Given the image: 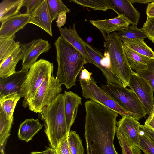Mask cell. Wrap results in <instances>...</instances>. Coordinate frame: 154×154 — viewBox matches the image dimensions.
<instances>
[{"mask_svg": "<svg viewBox=\"0 0 154 154\" xmlns=\"http://www.w3.org/2000/svg\"><path fill=\"white\" fill-rule=\"evenodd\" d=\"M124 49L129 65L132 70L137 72L147 68L150 59L129 49L124 44Z\"/></svg>", "mask_w": 154, "mask_h": 154, "instance_id": "obj_22", "label": "cell"}, {"mask_svg": "<svg viewBox=\"0 0 154 154\" xmlns=\"http://www.w3.org/2000/svg\"><path fill=\"white\" fill-rule=\"evenodd\" d=\"M140 123L131 115H125L116 122V132L121 134L132 146L139 144Z\"/></svg>", "mask_w": 154, "mask_h": 154, "instance_id": "obj_11", "label": "cell"}, {"mask_svg": "<svg viewBox=\"0 0 154 154\" xmlns=\"http://www.w3.org/2000/svg\"><path fill=\"white\" fill-rule=\"evenodd\" d=\"M39 116L43 121L44 131L50 145L55 149L70 132L66 122L64 93L60 94Z\"/></svg>", "mask_w": 154, "mask_h": 154, "instance_id": "obj_3", "label": "cell"}, {"mask_svg": "<svg viewBox=\"0 0 154 154\" xmlns=\"http://www.w3.org/2000/svg\"><path fill=\"white\" fill-rule=\"evenodd\" d=\"M146 13L148 17H154V2L148 4L146 10Z\"/></svg>", "mask_w": 154, "mask_h": 154, "instance_id": "obj_42", "label": "cell"}, {"mask_svg": "<svg viewBox=\"0 0 154 154\" xmlns=\"http://www.w3.org/2000/svg\"><path fill=\"white\" fill-rule=\"evenodd\" d=\"M66 18V12H63L59 15L56 21L57 26L59 28H61L65 24Z\"/></svg>", "mask_w": 154, "mask_h": 154, "instance_id": "obj_40", "label": "cell"}, {"mask_svg": "<svg viewBox=\"0 0 154 154\" xmlns=\"http://www.w3.org/2000/svg\"><path fill=\"white\" fill-rule=\"evenodd\" d=\"M139 144L137 147L144 154H154V142L140 130Z\"/></svg>", "mask_w": 154, "mask_h": 154, "instance_id": "obj_32", "label": "cell"}, {"mask_svg": "<svg viewBox=\"0 0 154 154\" xmlns=\"http://www.w3.org/2000/svg\"><path fill=\"white\" fill-rule=\"evenodd\" d=\"M54 44L58 66L56 77L69 89L75 85L77 76L87 63L82 54L61 36Z\"/></svg>", "mask_w": 154, "mask_h": 154, "instance_id": "obj_2", "label": "cell"}, {"mask_svg": "<svg viewBox=\"0 0 154 154\" xmlns=\"http://www.w3.org/2000/svg\"><path fill=\"white\" fill-rule=\"evenodd\" d=\"M87 154H118L114 144L119 114L92 100L85 103Z\"/></svg>", "mask_w": 154, "mask_h": 154, "instance_id": "obj_1", "label": "cell"}, {"mask_svg": "<svg viewBox=\"0 0 154 154\" xmlns=\"http://www.w3.org/2000/svg\"><path fill=\"white\" fill-rule=\"evenodd\" d=\"M90 23L100 31L103 36L115 31H120L127 28L131 22L124 16L118 15L115 17L102 20H89Z\"/></svg>", "mask_w": 154, "mask_h": 154, "instance_id": "obj_14", "label": "cell"}, {"mask_svg": "<svg viewBox=\"0 0 154 154\" xmlns=\"http://www.w3.org/2000/svg\"><path fill=\"white\" fill-rule=\"evenodd\" d=\"M115 11L118 15H122L132 25L138 23L140 14L135 8L130 0H110Z\"/></svg>", "mask_w": 154, "mask_h": 154, "instance_id": "obj_19", "label": "cell"}, {"mask_svg": "<svg viewBox=\"0 0 154 154\" xmlns=\"http://www.w3.org/2000/svg\"><path fill=\"white\" fill-rule=\"evenodd\" d=\"M5 154L4 153H3V154Z\"/></svg>", "mask_w": 154, "mask_h": 154, "instance_id": "obj_47", "label": "cell"}, {"mask_svg": "<svg viewBox=\"0 0 154 154\" xmlns=\"http://www.w3.org/2000/svg\"><path fill=\"white\" fill-rule=\"evenodd\" d=\"M129 87L136 94L146 110L147 115L152 112L154 105L153 91L147 82L133 71L130 78Z\"/></svg>", "mask_w": 154, "mask_h": 154, "instance_id": "obj_9", "label": "cell"}, {"mask_svg": "<svg viewBox=\"0 0 154 154\" xmlns=\"http://www.w3.org/2000/svg\"><path fill=\"white\" fill-rule=\"evenodd\" d=\"M142 29L146 35L147 38L154 43V17H147Z\"/></svg>", "mask_w": 154, "mask_h": 154, "instance_id": "obj_34", "label": "cell"}, {"mask_svg": "<svg viewBox=\"0 0 154 154\" xmlns=\"http://www.w3.org/2000/svg\"><path fill=\"white\" fill-rule=\"evenodd\" d=\"M43 0H24L22 6L27 8L26 14H31L38 7Z\"/></svg>", "mask_w": 154, "mask_h": 154, "instance_id": "obj_37", "label": "cell"}, {"mask_svg": "<svg viewBox=\"0 0 154 154\" xmlns=\"http://www.w3.org/2000/svg\"><path fill=\"white\" fill-rule=\"evenodd\" d=\"M68 133L55 149L57 154H71L69 147L68 138Z\"/></svg>", "mask_w": 154, "mask_h": 154, "instance_id": "obj_36", "label": "cell"}, {"mask_svg": "<svg viewBox=\"0 0 154 154\" xmlns=\"http://www.w3.org/2000/svg\"><path fill=\"white\" fill-rule=\"evenodd\" d=\"M59 30L61 36L82 54L87 63L95 64L85 48V42L79 36L77 32L75 23L73 24L72 27H61Z\"/></svg>", "mask_w": 154, "mask_h": 154, "instance_id": "obj_16", "label": "cell"}, {"mask_svg": "<svg viewBox=\"0 0 154 154\" xmlns=\"http://www.w3.org/2000/svg\"><path fill=\"white\" fill-rule=\"evenodd\" d=\"M15 37L0 38V64L2 63L17 48L20 42L14 40Z\"/></svg>", "mask_w": 154, "mask_h": 154, "instance_id": "obj_29", "label": "cell"}, {"mask_svg": "<svg viewBox=\"0 0 154 154\" xmlns=\"http://www.w3.org/2000/svg\"><path fill=\"white\" fill-rule=\"evenodd\" d=\"M140 130L148 136L154 142V130L147 125H140Z\"/></svg>", "mask_w": 154, "mask_h": 154, "instance_id": "obj_38", "label": "cell"}, {"mask_svg": "<svg viewBox=\"0 0 154 154\" xmlns=\"http://www.w3.org/2000/svg\"><path fill=\"white\" fill-rule=\"evenodd\" d=\"M53 68L52 63L42 59L37 61L29 68L20 91L21 97L24 98L22 106L24 108L27 100L34 96L46 77L52 75Z\"/></svg>", "mask_w": 154, "mask_h": 154, "instance_id": "obj_6", "label": "cell"}, {"mask_svg": "<svg viewBox=\"0 0 154 154\" xmlns=\"http://www.w3.org/2000/svg\"><path fill=\"white\" fill-rule=\"evenodd\" d=\"M69 1L94 10L106 11L110 9L114 11L110 0H71Z\"/></svg>", "mask_w": 154, "mask_h": 154, "instance_id": "obj_28", "label": "cell"}, {"mask_svg": "<svg viewBox=\"0 0 154 154\" xmlns=\"http://www.w3.org/2000/svg\"><path fill=\"white\" fill-rule=\"evenodd\" d=\"M85 45L90 57L94 63V65L101 71L107 80V84L123 86L119 79L111 70L103 66L102 61L104 56L100 51L86 42L85 43Z\"/></svg>", "mask_w": 154, "mask_h": 154, "instance_id": "obj_17", "label": "cell"}, {"mask_svg": "<svg viewBox=\"0 0 154 154\" xmlns=\"http://www.w3.org/2000/svg\"><path fill=\"white\" fill-rule=\"evenodd\" d=\"M57 78L47 76L34 96L27 101L25 107L36 113L42 112L59 95L62 89Z\"/></svg>", "mask_w": 154, "mask_h": 154, "instance_id": "obj_7", "label": "cell"}, {"mask_svg": "<svg viewBox=\"0 0 154 154\" xmlns=\"http://www.w3.org/2000/svg\"><path fill=\"white\" fill-rule=\"evenodd\" d=\"M47 2L52 22L62 12H70V9L61 0H47Z\"/></svg>", "mask_w": 154, "mask_h": 154, "instance_id": "obj_30", "label": "cell"}, {"mask_svg": "<svg viewBox=\"0 0 154 154\" xmlns=\"http://www.w3.org/2000/svg\"><path fill=\"white\" fill-rule=\"evenodd\" d=\"M52 22L47 0H43L31 14L29 23L38 26L52 36Z\"/></svg>", "mask_w": 154, "mask_h": 154, "instance_id": "obj_15", "label": "cell"}, {"mask_svg": "<svg viewBox=\"0 0 154 154\" xmlns=\"http://www.w3.org/2000/svg\"><path fill=\"white\" fill-rule=\"evenodd\" d=\"M101 88L121 107L138 121L147 115L141 101L131 89L107 84L103 85Z\"/></svg>", "mask_w": 154, "mask_h": 154, "instance_id": "obj_5", "label": "cell"}, {"mask_svg": "<svg viewBox=\"0 0 154 154\" xmlns=\"http://www.w3.org/2000/svg\"><path fill=\"white\" fill-rule=\"evenodd\" d=\"M21 98L17 92L0 97V108L8 116L12 117L17 103Z\"/></svg>", "mask_w": 154, "mask_h": 154, "instance_id": "obj_27", "label": "cell"}, {"mask_svg": "<svg viewBox=\"0 0 154 154\" xmlns=\"http://www.w3.org/2000/svg\"><path fill=\"white\" fill-rule=\"evenodd\" d=\"M144 40L138 39L123 42V43L125 46L134 51L150 59H154V52L145 43Z\"/></svg>", "mask_w": 154, "mask_h": 154, "instance_id": "obj_25", "label": "cell"}, {"mask_svg": "<svg viewBox=\"0 0 154 154\" xmlns=\"http://www.w3.org/2000/svg\"><path fill=\"white\" fill-rule=\"evenodd\" d=\"M23 53L20 46L16 49L1 63L0 64V78L8 77L16 71V66L22 60Z\"/></svg>", "mask_w": 154, "mask_h": 154, "instance_id": "obj_21", "label": "cell"}, {"mask_svg": "<svg viewBox=\"0 0 154 154\" xmlns=\"http://www.w3.org/2000/svg\"><path fill=\"white\" fill-rule=\"evenodd\" d=\"M64 94L67 128L68 131H70V128L76 118L79 107L82 104V98L76 93L71 91H65Z\"/></svg>", "mask_w": 154, "mask_h": 154, "instance_id": "obj_18", "label": "cell"}, {"mask_svg": "<svg viewBox=\"0 0 154 154\" xmlns=\"http://www.w3.org/2000/svg\"><path fill=\"white\" fill-rule=\"evenodd\" d=\"M144 124L154 130V105L152 113L147 118L144 123Z\"/></svg>", "mask_w": 154, "mask_h": 154, "instance_id": "obj_41", "label": "cell"}, {"mask_svg": "<svg viewBox=\"0 0 154 154\" xmlns=\"http://www.w3.org/2000/svg\"><path fill=\"white\" fill-rule=\"evenodd\" d=\"M131 3H137L144 4H148L150 2L151 3L154 2V0H131Z\"/></svg>", "mask_w": 154, "mask_h": 154, "instance_id": "obj_43", "label": "cell"}, {"mask_svg": "<svg viewBox=\"0 0 154 154\" xmlns=\"http://www.w3.org/2000/svg\"><path fill=\"white\" fill-rule=\"evenodd\" d=\"M105 49L110 59V69L119 79L125 88L129 86V80L133 71L130 68L124 49L123 42L116 32L103 36Z\"/></svg>", "mask_w": 154, "mask_h": 154, "instance_id": "obj_4", "label": "cell"}, {"mask_svg": "<svg viewBox=\"0 0 154 154\" xmlns=\"http://www.w3.org/2000/svg\"><path fill=\"white\" fill-rule=\"evenodd\" d=\"M13 116H8L0 108V149L1 154L4 153L7 140L10 135Z\"/></svg>", "mask_w": 154, "mask_h": 154, "instance_id": "obj_24", "label": "cell"}, {"mask_svg": "<svg viewBox=\"0 0 154 154\" xmlns=\"http://www.w3.org/2000/svg\"><path fill=\"white\" fill-rule=\"evenodd\" d=\"M46 154H57L55 149L51 148H48L46 150Z\"/></svg>", "mask_w": 154, "mask_h": 154, "instance_id": "obj_45", "label": "cell"}, {"mask_svg": "<svg viewBox=\"0 0 154 154\" xmlns=\"http://www.w3.org/2000/svg\"><path fill=\"white\" fill-rule=\"evenodd\" d=\"M118 37L123 42L138 39H144L147 36L142 28L132 25L127 28L116 32Z\"/></svg>", "mask_w": 154, "mask_h": 154, "instance_id": "obj_26", "label": "cell"}, {"mask_svg": "<svg viewBox=\"0 0 154 154\" xmlns=\"http://www.w3.org/2000/svg\"><path fill=\"white\" fill-rule=\"evenodd\" d=\"M20 48L23 53L22 69L28 70L39 56L48 52L51 47L48 41L39 38L29 43L21 44Z\"/></svg>", "mask_w": 154, "mask_h": 154, "instance_id": "obj_10", "label": "cell"}, {"mask_svg": "<svg viewBox=\"0 0 154 154\" xmlns=\"http://www.w3.org/2000/svg\"><path fill=\"white\" fill-rule=\"evenodd\" d=\"M92 73L89 72L86 69L84 68L82 70L79 76L80 80H84L88 82L91 79V76Z\"/></svg>", "mask_w": 154, "mask_h": 154, "instance_id": "obj_39", "label": "cell"}, {"mask_svg": "<svg viewBox=\"0 0 154 154\" xmlns=\"http://www.w3.org/2000/svg\"><path fill=\"white\" fill-rule=\"evenodd\" d=\"M137 73L147 82L154 93V59L150 60L146 70Z\"/></svg>", "mask_w": 154, "mask_h": 154, "instance_id": "obj_33", "label": "cell"}, {"mask_svg": "<svg viewBox=\"0 0 154 154\" xmlns=\"http://www.w3.org/2000/svg\"><path fill=\"white\" fill-rule=\"evenodd\" d=\"M68 141L71 154H84V149L82 140L75 131H70Z\"/></svg>", "mask_w": 154, "mask_h": 154, "instance_id": "obj_31", "label": "cell"}, {"mask_svg": "<svg viewBox=\"0 0 154 154\" xmlns=\"http://www.w3.org/2000/svg\"><path fill=\"white\" fill-rule=\"evenodd\" d=\"M31 14L19 13L2 23L0 28V38L15 37V34L29 23Z\"/></svg>", "mask_w": 154, "mask_h": 154, "instance_id": "obj_12", "label": "cell"}, {"mask_svg": "<svg viewBox=\"0 0 154 154\" xmlns=\"http://www.w3.org/2000/svg\"><path fill=\"white\" fill-rule=\"evenodd\" d=\"M82 96L112 109L122 116L131 115L129 112L123 109L101 88L98 86L93 78L88 82L80 80Z\"/></svg>", "mask_w": 154, "mask_h": 154, "instance_id": "obj_8", "label": "cell"}, {"mask_svg": "<svg viewBox=\"0 0 154 154\" xmlns=\"http://www.w3.org/2000/svg\"><path fill=\"white\" fill-rule=\"evenodd\" d=\"M43 126L38 119H26L19 126L18 133L19 138L20 140L28 142L32 140Z\"/></svg>", "mask_w": 154, "mask_h": 154, "instance_id": "obj_20", "label": "cell"}, {"mask_svg": "<svg viewBox=\"0 0 154 154\" xmlns=\"http://www.w3.org/2000/svg\"><path fill=\"white\" fill-rule=\"evenodd\" d=\"M30 154H46V151L42 152H31Z\"/></svg>", "mask_w": 154, "mask_h": 154, "instance_id": "obj_46", "label": "cell"}, {"mask_svg": "<svg viewBox=\"0 0 154 154\" xmlns=\"http://www.w3.org/2000/svg\"><path fill=\"white\" fill-rule=\"evenodd\" d=\"M28 71L22 69L8 77L0 78V97L14 92L20 94V88L26 79Z\"/></svg>", "mask_w": 154, "mask_h": 154, "instance_id": "obj_13", "label": "cell"}, {"mask_svg": "<svg viewBox=\"0 0 154 154\" xmlns=\"http://www.w3.org/2000/svg\"><path fill=\"white\" fill-rule=\"evenodd\" d=\"M119 143L121 147L122 154H134L132 145L121 133L116 132Z\"/></svg>", "mask_w": 154, "mask_h": 154, "instance_id": "obj_35", "label": "cell"}, {"mask_svg": "<svg viewBox=\"0 0 154 154\" xmlns=\"http://www.w3.org/2000/svg\"><path fill=\"white\" fill-rule=\"evenodd\" d=\"M132 148L134 154H142L140 150L136 146L132 145Z\"/></svg>", "mask_w": 154, "mask_h": 154, "instance_id": "obj_44", "label": "cell"}, {"mask_svg": "<svg viewBox=\"0 0 154 154\" xmlns=\"http://www.w3.org/2000/svg\"><path fill=\"white\" fill-rule=\"evenodd\" d=\"M24 0H4L0 3V22L1 23L19 13Z\"/></svg>", "mask_w": 154, "mask_h": 154, "instance_id": "obj_23", "label": "cell"}]
</instances>
